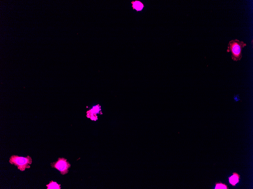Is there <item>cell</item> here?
<instances>
[{
    "label": "cell",
    "instance_id": "8992f818",
    "mask_svg": "<svg viewBox=\"0 0 253 189\" xmlns=\"http://www.w3.org/2000/svg\"><path fill=\"white\" fill-rule=\"evenodd\" d=\"M47 187V189H61V185H58L56 182H54L53 181L50 182V184L46 185Z\"/></svg>",
    "mask_w": 253,
    "mask_h": 189
},
{
    "label": "cell",
    "instance_id": "3957f363",
    "mask_svg": "<svg viewBox=\"0 0 253 189\" xmlns=\"http://www.w3.org/2000/svg\"><path fill=\"white\" fill-rule=\"evenodd\" d=\"M51 165L52 168L59 170L63 175L65 174L68 172V169L71 167L70 164L67 162V160L63 158H59L57 162L52 163Z\"/></svg>",
    "mask_w": 253,
    "mask_h": 189
},
{
    "label": "cell",
    "instance_id": "6da1fadb",
    "mask_svg": "<svg viewBox=\"0 0 253 189\" xmlns=\"http://www.w3.org/2000/svg\"><path fill=\"white\" fill-rule=\"evenodd\" d=\"M246 46V43L243 41L233 39L228 43L227 51L231 54L232 60L237 62L240 61L243 57V51Z\"/></svg>",
    "mask_w": 253,
    "mask_h": 189
},
{
    "label": "cell",
    "instance_id": "5b68a950",
    "mask_svg": "<svg viewBox=\"0 0 253 189\" xmlns=\"http://www.w3.org/2000/svg\"><path fill=\"white\" fill-rule=\"evenodd\" d=\"M240 178V176L238 174L236 173H233L232 176L230 177H229L230 184L233 186H234L237 183L239 182Z\"/></svg>",
    "mask_w": 253,
    "mask_h": 189
},
{
    "label": "cell",
    "instance_id": "52a82bcc",
    "mask_svg": "<svg viewBox=\"0 0 253 189\" xmlns=\"http://www.w3.org/2000/svg\"><path fill=\"white\" fill-rule=\"evenodd\" d=\"M215 189H228L227 186L224 184L220 183H217L216 184Z\"/></svg>",
    "mask_w": 253,
    "mask_h": 189
},
{
    "label": "cell",
    "instance_id": "277c9868",
    "mask_svg": "<svg viewBox=\"0 0 253 189\" xmlns=\"http://www.w3.org/2000/svg\"><path fill=\"white\" fill-rule=\"evenodd\" d=\"M131 4L133 10H135L137 12L142 11L144 7V4L140 1H132Z\"/></svg>",
    "mask_w": 253,
    "mask_h": 189
},
{
    "label": "cell",
    "instance_id": "7a4b0ae2",
    "mask_svg": "<svg viewBox=\"0 0 253 189\" xmlns=\"http://www.w3.org/2000/svg\"><path fill=\"white\" fill-rule=\"evenodd\" d=\"M9 162L12 165L16 166L21 171H24L26 168H30L29 165L32 164V159L29 156L27 157H22L13 155L11 157Z\"/></svg>",
    "mask_w": 253,
    "mask_h": 189
}]
</instances>
